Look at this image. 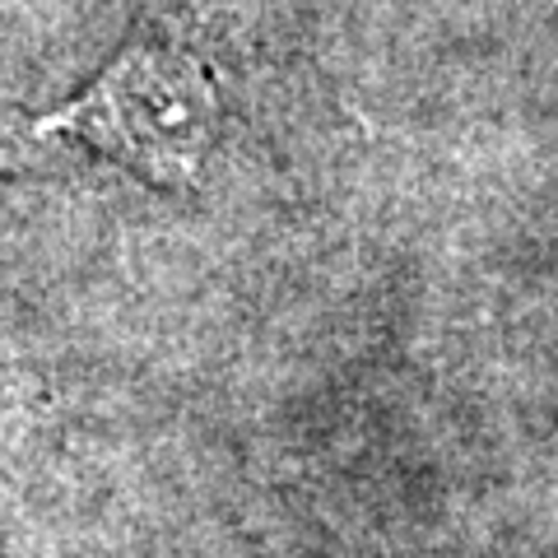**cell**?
<instances>
[{"mask_svg":"<svg viewBox=\"0 0 558 558\" xmlns=\"http://www.w3.org/2000/svg\"><path fill=\"white\" fill-rule=\"evenodd\" d=\"M215 117V84L196 57L135 43L89 94L38 121V135H75L140 178L182 186L201 172Z\"/></svg>","mask_w":558,"mask_h":558,"instance_id":"6da1fadb","label":"cell"}]
</instances>
